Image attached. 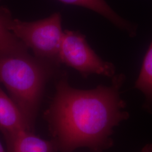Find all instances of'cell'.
<instances>
[{
  "mask_svg": "<svg viewBox=\"0 0 152 152\" xmlns=\"http://www.w3.org/2000/svg\"><path fill=\"white\" fill-rule=\"evenodd\" d=\"M3 135L9 152H58L54 141L42 139L33 131H16Z\"/></svg>",
  "mask_w": 152,
  "mask_h": 152,
  "instance_id": "5b68a950",
  "label": "cell"
},
{
  "mask_svg": "<svg viewBox=\"0 0 152 152\" xmlns=\"http://www.w3.org/2000/svg\"><path fill=\"white\" fill-rule=\"evenodd\" d=\"M0 152H9L7 151H6L5 149H4V148L3 147V145H2L1 141H0Z\"/></svg>",
  "mask_w": 152,
  "mask_h": 152,
  "instance_id": "8fae6325",
  "label": "cell"
},
{
  "mask_svg": "<svg viewBox=\"0 0 152 152\" xmlns=\"http://www.w3.org/2000/svg\"><path fill=\"white\" fill-rule=\"evenodd\" d=\"M11 16L10 11L5 7H0V53L12 54H27L28 48L7 27Z\"/></svg>",
  "mask_w": 152,
  "mask_h": 152,
  "instance_id": "ba28073f",
  "label": "cell"
},
{
  "mask_svg": "<svg viewBox=\"0 0 152 152\" xmlns=\"http://www.w3.org/2000/svg\"><path fill=\"white\" fill-rule=\"evenodd\" d=\"M60 63L78 71L84 78L98 75L113 78L115 68L103 60L90 48L85 36L77 31L65 30L61 45Z\"/></svg>",
  "mask_w": 152,
  "mask_h": 152,
  "instance_id": "277c9868",
  "label": "cell"
},
{
  "mask_svg": "<svg viewBox=\"0 0 152 152\" xmlns=\"http://www.w3.org/2000/svg\"><path fill=\"white\" fill-rule=\"evenodd\" d=\"M7 27L39 60L60 65L61 45L64 36L61 15L55 12L41 20L23 22L11 16Z\"/></svg>",
  "mask_w": 152,
  "mask_h": 152,
  "instance_id": "3957f363",
  "label": "cell"
},
{
  "mask_svg": "<svg viewBox=\"0 0 152 152\" xmlns=\"http://www.w3.org/2000/svg\"><path fill=\"white\" fill-rule=\"evenodd\" d=\"M20 130L33 131L16 104L0 86V131L4 134Z\"/></svg>",
  "mask_w": 152,
  "mask_h": 152,
  "instance_id": "8992f818",
  "label": "cell"
},
{
  "mask_svg": "<svg viewBox=\"0 0 152 152\" xmlns=\"http://www.w3.org/2000/svg\"><path fill=\"white\" fill-rule=\"evenodd\" d=\"M135 87L145 96L144 107L152 110V41L144 56Z\"/></svg>",
  "mask_w": 152,
  "mask_h": 152,
  "instance_id": "9c48e42d",
  "label": "cell"
},
{
  "mask_svg": "<svg viewBox=\"0 0 152 152\" xmlns=\"http://www.w3.org/2000/svg\"><path fill=\"white\" fill-rule=\"evenodd\" d=\"M125 81L124 74L115 75L110 86L81 90L71 86L66 73L61 74L45 113L58 152L87 148L103 152L113 145L114 127L129 117L121 97Z\"/></svg>",
  "mask_w": 152,
  "mask_h": 152,
  "instance_id": "6da1fadb",
  "label": "cell"
},
{
  "mask_svg": "<svg viewBox=\"0 0 152 152\" xmlns=\"http://www.w3.org/2000/svg\"><path fill=\"white\" fill-rule=\"evenodd\" d=\"M70 5L79 6L96 12L108 19L114 26L125 31L131 37L136 35L137 27L136 24L126 20L118 15L108 5L105 0H58Z\"/></svg>",
  "mask_w": 152,
  "mask_h": 152,
  "instance_id": "52a82bcc",
  "label": "cell"
},
{
  "mask_svg": "<svg viewBox=\"0 0 152 152\" xmlns=\"http://www.w3.org/2000/svg\"><path fill=\"white\" fill-rule=\"evenodd\" d=\"M141 152H152V144H148L143 147Z\"/></svg>",
  "mask_w": 152,
  "mask_h": 152,
  "instance_id": "30bf717a",
  "label": "cell"
},
{
  "mask_svg": "<svg viewBox=\"0 0 152 152\" xmlns=\"http://www.w3.org/2000/svg\"><path fill=\"white\" fill-rule=\"evenodd\" d=\"M60 65L27 54L0 53V83L33 131L45 87Z\"/></svg>",
  "mask_w": 152,
  "mask_h": 152,
  "instance_id": "7a4b0ae2",
  "label": "cell"
}]
</instances>
